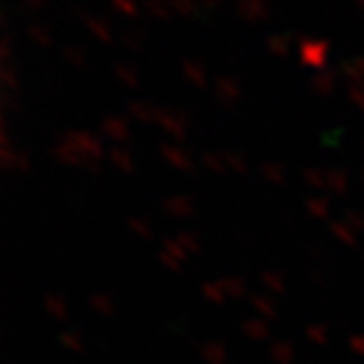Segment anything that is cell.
<instances>
[{"mask_svg": "<svg viewBox=\"0 0 364 364\" xmlns=\"http://www.w3.org/2000/svg\"><path fill=\"white\" fill-rule=\"evenodd\" d=\"M202 355L209 360L211 364H224V358H226V351H224V347L222 345H218V343H211V345H204V349H202Z\"/></svg>", "mask_w": 364, "mask_h": 364, "instance_id": "cell-10", "label": "cell"}, {"mask_svg": "<svg viewBox=\"0 0 364 364\" xmlns=\"http://www.w3.org/2000/svg\"><path fill=\"white\" fill-rule=\"evenodd\" d=\"M305 178L311 182V185H316V187H323V185H325V178H323V173H321V171L307 169V171H305Z\"/></svg>", "mask_w": 364, "mask_h": 364, "instance_id": "cell-39", "label": "cell"}, {"mask_svg": "<svg viewBox=\"0 0 364 364\" xmlns=\"http://www.w3.org/2000/svg\"><path fill=\"white\" fill-rule=\"evenodd\" d=\"M112 7L119 9V11H125V14H134V11H136V7H134L132 3H121V0H114Z\"/></svg>", "mask_w": 364, "mask_h": 364, "instance_id": "cell-46", "label": "cell"}, {"mask_svg": "<svg viewBox=\"0 0 364 364\" xmlns=\"http://www.w3.org/2000/svg\"><path fill=\"white\" fill-rule=\"evenodd\" d=\"M62 139L68 141L75 149H82V151L86 154V159H90V161L99 159V156L103 154L101 143H99L95 136L86 134V132H68V134H64Z\"/></svg>", "mask_w": 364, "mask_h": 364, "instance_id": "cell-1", "label": "cell"}, {"mask_svg": "<svg viewBox=\"0 0 364 364\" xmlns=\"http://www.w3.org/2000/svg\"><path fill=\"white\" fill-rule=\"evenodd\" d=\"M127 224L132 226V230H134V232H139V235H143V237H147V235H149L147 224H145L143 220H139V218H129V220H127Z\"/></svg>", "mask_w": 364, "mask_h": 364, "instance_id": "cell-33", "label": "cell"}, {"mask_svg": "<svg viewBox=\"0 0 364 364\" xmlns=\"http://www.w3.org/2000/svg\"><path fill=\"white\" fill-rule=\"evenodd\" d=\"M46 309L53 314L55 318H64L66 316V309H64V305H62V301L58 299V296H46Z\"/></svg>", "mask_w": 364, "mask_h": 364, "instance_id": "cell-20", "label": "cell"}, {"mask_svg": "<svg viewBox=\"0 0 364 364\" xmlns=\"http://www.w3.org/2000/svg\"><path fill=\"white\" fill-rule=\"evenodd\" d=\"M307 336L311 338V341H316V343H325V327L311 325V327H307Z\"/></svg>", "mask_w": 364, "mask_h": 364, "instance_id": "cell-36", "label": "cell"}, {"mask_svg": "<svg viewBox=\"0 0 364 364\" xmlns=\"http://www.w3.org/2000/svg\"><path fill=\"white\" fill-rule=\"evenodd\" d=\"M182 70H185V75L189 77V80H191L196 86H204V77H202L200 64H196V62H191V60H185V62H182Z\"/></svg>", "mask_w": 364, "mask_h": 364, "instance_id": "cell-11", "label": "cell"}, {"mask_svg": "<svg viewBox=\"0 0 364 364\" xmlns=\"http://www.w3.org/2000/svg\"><path fill=\"white\" fill-rule=\"evenodd\" d=\"M202 292H204V296H206V299H211V301H215V303H220V301H222L220 290L215 288V285H211V283H204V285H202Z\"/></svg>", "mask_w": 364, "mask_h": 364, "instance_id": "cell-34", "label": "cell"}, {"mask_svg": "<svg viewBox=\"0 0 364 364\" xmlns=\"http://www.w3.org/2000/svg\"><path fill=\"white\" fill-rule=\"evenodd\" d=\"M345 220H347L349 224H353V228H358V230L364 228V220H362L360 215H355L353 211H345Z\"/></svg>", "mask_w": 364, "mask_h": 364, "instance_id": "cell-44", "label": "cell"}, {"mask_svg": "<svg viewBox=\"0 0 364 364\" xmlns=\"http://www.w3.org/2000/svg\"><path fill=\"white\" fill-rule=\"evenodd\" d=\"M349 97L358 103L360 108H364V90H362L360 82H353V84L349 86Z\"/></svg>", "mask_w": 364, "mask_h": 364, "instance_id": "cell-30", "label": "cell"}, {"mask_svg": "<svg viewBox=\"0 0 364 364\" xmlns=\"http://www.w3.org/2000/svg\"><path fill=\"white\" fill-rule=\"evenodd\" d=\"M268 46L274 50L277 55H285V53H288V42H285V36H272L268 40Z\"/></svg>", "mask_w": 364, "mask_h": 364, "instance_id": "cell-25", "label": "cell"}, {"mask_svg": "<svg viewBox=\"0 0 364 364\" xmlns=\"http://www.w3.org/2000/svg\"><path fill=\"white\" fill-rule=\"evenodd\" d=\"M117 75L121 77V80L127 84V86H136V80H134V75L129 73V68L127 66H117Z\"/></svg>", "mask_w": 364, "mask_h": 364, "instance_id": "cell-37", "label": "cell"}, {"mask_svg": "<svg viewBox=\"0 0 364 364\" xmlns=\"http://www.w3.org/2000/svg\"><path fill=\"white\" fill-rule=\"evenodd\" d=\"M103 132H106L110 139L114 141H123L127 136V129H125V123L117 117H108V119H103Z\"/></svg>", "mask_w": 364, "mask_h": 364, "instance_id": "cell-6", "label": "cell"}, {"mask_svg": "<svg viewBox=\"0 0 364 364\" xmlns=\"http://www.w3.org/2000/svg\"><path fill=\"white\" fill-rule=\"evenodd\" d=\"M224 163L230 165L235 171H246V163L240 154H224Z\"/></svg>", "mask_w": 364, "mask_h": 364, "instance_id": "cell-27", "label": "cell"}, {"mask_svg": "<svg viewBox=\"0 0 364 364\" xmlns=\"http://www.w3.org/2000/svg\"><path fill=\"white\" fill-rule=\"evenodd\" d=\"M161 151H163V156H165V159H167L171 165H176V167H180V169H191V167H193L191 161L187 159V154H182L180 149H176V147H171V145H163Z\"/></svg>", "mask_w": 364, "mask_h": 364, "instance_id": "cell-7", "label": "cell"}, {"mask_svg": "<svg viewBox=\"0 0 364 364\" xmlns=\"http://www.w3.org/2000/svg\"><path fill=\"white\" fill-rule=\"evenodd\" d=\"M84 20H86L88 27L97 33V38H101V40H110V31H108L106 24L99 22V20H95L92 16H84Z\"/></svg>", "mask_w": 364, "mask_h": 364, "instance_id": "cell-17", "label": "cell"}, {"mask_svg": "<svg viewBox=\"0 0 364 364\" xmlns=\"http://www.w3.org/2000/svg\"><path fill=\"white\" fill-rule=\"evenodd\" d=\"M159 259L165 264V266H169V268H178V264H176V259H171L169 255H165V252H161L159 255Z\"/></svg>", "mask_w": 364, "mask_h": 364, "instance_id": "cell-49", "label": "cell"}, {"mask_svg": "<svg viewBox=\"0 0 364 364\" xmlns=\"http://www.w3.org/2000/svg\"><path fill=\"white\" fill-rule=\"evenodd\" d=\"M60 341H62L66 347H70L73 351H80V349H82L80 341H77L75 333H70V331H64V333H60Z\"/></svg>", "mask_w": 364, "mask_h": 364, "instance_id": "cell-32", "label": "cell"}, {"mask_svg": "<svg viewBox=\"0 0 364 364\" xmlns=\"http://www.w3.org/2000/svg\"><path fill=\"white\" fill-rule=\"evenodd\" d=\"M355 66H358L360 73H364V58H358V60H355Z\"/></svg>", "mask_w": 364, "mask_h": 364, "instance_id": "cell-52", "label": "cell"}, {"mask_svg": "<svg viewBox=\"0 0 364 364\" xmlns=\"http://www.w3.org/2000/svg\"><path fill=\"white\" fill-rule=\"evenodd\" d=\"M178 244H180L182 248H187V250H198L196 240H193L191 235H187V232H180V235H178Z\"/></svg>", "mask_w": 364, "mask_h": 364, "instance_id": "cell-40", "label": "cell"}, {"mask_svg": "<svg viewBox=\"0 0 364 364\" xmlns=\"http://www.w3.org/2000/svg\"><path fill=\"white\" fill-rule=\"evenodd\" d=\"M262 279H264V283L268 285L270 290H274V292H281V290H283V281H281V277H279V274H274V272H266Z\"/></svg>", "mask_w": 364, "mask_h": 364, "instance_id": "cell-28", "label": "cell"}, {"mask_svg": "<svg viewBox=\"0 0 364 364\" xmlns=\"http://www.w3.org/2000/svg\"><path fill=\"white\" fill-rule=\"evenodd\" d=\"M53 154L58 156V159L62 161V163H70V165H84V161L82 159H86V156H80V151H77L68 141H64L62 139V143L53 149Z\"/></svg>", "mask_w": 364, "mask_h": 364, "instance_id": "cell-4", "label": "cell"}, {"mask_svg": "<svg viewBox=\"0 0 364 364\" xmlns=\"http://www.w3.org/2000/svg\"><path fill=\"white\" fill-rule=\"evenodd\" d=\"M66 58L75 64V66H84V55H82V48H75V46H66L64 48Z\"/></svg>", "mask_w": 364, "mask_h": 364, "instance_id": "cell-29", "label": "cell"}, {"mask_svg": "<svg viewBox=\"0 0 364 364\" xmlns=\"http://www.w3.org/2000/svg\"><path fill=\"white\" fill-rule=\"evenodd\" d=\"M252 305L262 311L264 316H274V307L270 305V301L266 296H252Z\"/></svg>", "mask_w": 364, "mask_h": 364, "instance_id": "cell-26", "label": "cell"}, {"mask_svg": "<svg viewBox=\"0 0 364 364\" xmlns=\"http://www.w3.org/2000/svg\"><path fill=\"white\" fill-rule=\"evenodd\" d=\"M171 9H176V11L182 14V16H187V14H193V11H196V7H193L191 3H182V0H171Z\"/></svg>", "mask_w": 364, "mask_h": 364, "instance_id": "cell-35", "label": "cell"}, {"mask_svg": "<svg viewBox=\"0 0 364 364\" xmlns=\"http://www.w3.org/2000/svg\"><path fill=\"white\" fill-rule=\"evenodd\" d=\"M147 11H151L154 16H161V18H167V9L161 5V3H154V0H149V3L145 5Z\"/></svg>", "mask_w": 364, "mask_h": 364, "instance_id": "cell-43", "label": "cell"}, {"mask_svg": "<svg viewBox=\"0 0 364 364\" xmlns=\"http://www.w3.org/2000/svg\"><path fill=\"white\" fill-rule=\"evenodd\" d=\"M329 228H331V230H333V232H336V235H338V237H341L343 242H347V244H351V246L355 244V240H353V235H351V230H349L347 226H343V224H338V222H331V224H329Z\"/></svg>", "mask_w": 364, "mask_h": 364, "instance_id": "cell-24", "label": "cell"}, {"mask_svg": "<svg viewBox=\"0 0 364 364\" xmlns=\"http://www.w3.org/2000/svg\"><path fill=\"white\" fill-rule=\"evenodd\" d=\"M314 88L318 90V92H329L331 90V86H333V75L329 73V70H323V73H318L316 77H314Z\"/></svg>", "mask_w": 364, "mask_h": 364, "instance_id": "cell-14", "label": "cell"}, {"mask_svg": "<svg viewBox=\"0 0 364 364\" xmlns=\"http://www.w3.org/2000/svg\"><path fill=\"white\" fill-rule=\"evenodd\" d=\"M3 84L7 86V90H14L16 88V82H14V75H11V68L9 66L3 68Z\"/></svg>", "mask_w": 364, "mask_h": 364, "instance_id": "cell-45", "label": "cell"}, {"mask_svg": "<svg viewBox=\"0 0 364 364\" xmlns=\"http://www.w3.org/2000/svg\"><path fill=\"white\" fill-rule=\"evenodd\" d=\"M327 182H329V187L336 191V193H343L345 187H347V178L343 171H329L327 173Z\"/></svg>", "mask_w": 364, "mask_h": 364, "instance_id": "cell-15", "label": "cell"}, {"mask_svg": "<svg viewBox=\"0 0 364 364\" xmlns=\"http://www.w3.org/2000/svg\"><path fill=\"white\" fill-rule=\"evenodd\" d=\"M90 305H92L95 309H99L101 314H110V311H112L110 299H108V296H101V294H95V296L90 299Z\"/></svg>", "mask_w": 364, "mask_h": 364, "instance_id": "cell-22", "label": "cell"}, {"mask_svg": "<svg viewBox=\"0 0 364 364\" xmlns=\"http://www.w3.org/2000/svg\"><path fill=\"white\" fill-rule=\"evenodd\" d=\"M343 70H345V75H349L353 82H360V70H358V66H355V62L351 64V62H343Z\"/></svg>", "mask_w": 364, "mask_h": 364, "instance_id": "cell-42", "label": "cell"}, {"mask_svg": "<svg viewBox=\"0 0 364 364\" xmlns=\"http://www.w3.org/2000/svg\"><path fill=\"white\" fill-rule=\"evenodd\" d=\"M244 331L252 338H266L268 336V329L264 323H259V321H246L244 323Z\"/></svg>", "mask_w": 364, "mask_h": 364, "instance_id": "cell-18", "label": "cell"}, {"mask_svg": "<svg viewBox=\"0 0 364 364\" xmlns=\"http://www.w3.org/2000/svg\"><path fill=\"white\" fill-rule=\"evenodd\" d=\"M358 5H360V7L364 9V0H360V3H358Z\"/></svg>", "mask_w": 364, "mask_h": 364, "instance_id": "cell-53", "label": "cell"}, {"mask_svg": "<svg viewBox=\"0 0 364 364\" xmlns=\"http://www.w3.org/2000/svg\"><path fill=\"white\" fill-rule=\"evenodd\" d=\"M272 358L279 364H290V360H292V345L290 343H277L272 347Z\"/></svg>", "mask_w": 364, "mask_h": 364, "instance_id": "cell-12", "label": "cell"}, {"mask_svg": "<svg viewBox=\"0 0 364 364\" xmlns=\"http://www.w3.org/2000/svg\"><path fill=\"white\" fill-rule=\"evenodd\" d=\"M27 31H29V36H31L38 44H48V42H50V38H48L46 29H44V27H40V24H29Z\"/></svg>", "mask_w": 364, "mask_h": 364, "instance_id": "cell-23", "label": "cell"}, {"mask_svg": "<svg viewBox=\"0 0 364 364\" xmlns=\"http://www.w3.org/2000/svg\"><path fill=\"white\" fill-rule=\"evenodd\" d=\"M165 209L171 213V215H189L191 213V202L187 198H182V196H176V198H169L165 200Z\"/></svg>", "mask_w": 364, "mask_h": 364, "instance_id": "cell-8", "label": "cell"}, {"mask_svg": "<svg viewBox=\"0 0 364 364\" xmlns=\"http://www.w3.org/2000/svg\"><path fill=\"white\" fill-rule=\"evenodd\" d=\"M307 209H309L311 215L325 218L327 215V200L325 198H309L307 200Z\"/></svg>", "mask_w": 364, "mask_h": 364, "instance_id": "cell-16", "label": "cell"}, {"mask_svg": "<svg viewBox=\"0 0 364 364\" xmlns=\"http://www.w3.org/2000/svg\"><path fill=\"white\" fill-rule=\"evenodd\" d=\"M327 53V40H303L301 44V62L309 66H323Z\"/></svg>", "mask_w": 364, "mask_h": 364, "instance_id": "cell-2", "label": "cell"}, {"mask_svg": "<svg viewBox=\"0 0 364 364\" xmlns=\"http://www.w3.org/2000/svg\"><path fill=\"white\" fill-rule=\"evenodd\" d=\"M0 58L7 60L9 58V46H7V36L3 38V46H0Z\"/></svg>", "mask_w": 364, "mask_h": 364, "instance_id": "cell-51", "label": "cell"}, {"mask_svg": "<svg viewBox=\"0 0 364 364\" xmlns=\"http://www.w3.org/2000/svg\"><path fill=\"white\" fill-rule=\"evenodd\" d=\"M154 119L159 121L167 132H171L176 139H182V125H185V117L182 114H171L167 110H154Z\"/></svg>", "mask_w": 364, "mask_h": 364, "instance_id": "cell-3", "label": "cell"}, {"mask_svg": "<svg viewBox=\"0 0 364 364\" xmlns=\"http://www.w3.org/2000/svg\"><path fill=\"white\" fill-rule=\"evenodd\" d=\"M237 11L242 16H246L248 20H259V18H266L268 16V7L264 3H240Z\"/></svg>", "mask_w": 364, "mask_h": 364, "instance_id": "cell-9", "label": "cell"}, {"mask_svg": "<svg viewBox=\"0 0 364 364\" xmlns=\"http://www.w3.org/2000/svg\"><path fill=\"white\" fill-rule=\"evenodd\" d=\"M163 246H165L171 255H176V259H182V257H185V250H182V248H180V244H178V242H173V240H165V242H163Z\"/></svg>", "mask_w": 364, "mask_h": 364, "instance_id": "cell-41", "label": "cell"}, {"mask_svg": "<svg viewBox=\"0 0 364 364\" xmlns=\"http://www.w3.org/2000/svg\"><path fill=\"white\" fill-rule=\"evenodd\" d=\"M204 165H209L213 171H224V165H222V161L218 159V156H213V154H204Z\"/></svg>", "mask_w": 364, "mask_h": 364, "instance_id": "cell-38", "label": "cell"}, {"mask_svg": "<svg viewBox=\"0 0 364 364\" xmlns=\"http://www.w3.org/2000/svg\"><path fill=\"white\" fill-rule=\"evenodd\" d=\"M127 110H129V114H134L136 119H143V121H149L154 117V112H149V106H145V103H136V101L129 103Z\"/></svg>", "mask_w": 364, "mask_h": 364, "instance_id": "cell-21", "label": "cell"}, {"mask_svg": "<svg viewBox=\"0 0 364 364\" xmlns=\"http://www.w3.org/2000/svg\"><path fill=\"white\" fill-rule=\"evenodd\" d=\"M222 288L230 294V296H242L244 294V285L240 279H222Z\"/></svg>", "mask_w": 364, "mask_h": 364, "instance_id": "cell-19", "label": "cell"}, {"mask_svg": "<svg viewBox=\"0 0 364 364\" xmlns=\"http://www.w3.org/2000/svg\"><path fill=\"white\" fill-rule=\"evenodd\" d=\"M84 167H86L90 173H99V165H97L95 161H90V159H86V161H84Z\"/></svg>", "mask_w": 364, "mask_h": 364, "instance_id": "cell-50", "label": "cell"}, {"mask_svg": "<svg viewBox=\"0 0 364 364\" xmlns=\"http://www.w3.org/2000/svg\"><path fill=\"white\" fill-rule=\"evenodd\" d=\"M349 345H351L358 353L364 355V336H353L351 341H349Z\"/></svg>", "mask_w": 364, "mask_h": 364, "instance_id": "cell-47", "label": "cell"}, {"mask_svg": "<svg viewBox=\"0 0 364 364\" xmlns=\"http://www.w3.org/2000/svg\"><path fill=\"white\" fill-rule=\"evenodd\" d=\"M215 88H218V97H220L224 103H228L230 99H235V97L240 95L237 82L232 80V77H218Z\"/></svg>", "mask_w": 364, "mask_h": 364, "instance_id": "cell-5", "label": "cell"}, {"mask_svg": "<svg viewBox=\"0 0 364 364\" xmlns=\"http://www.w3.org/2000/svg\"><path fill=\"white\" fill-rule=\"evenodd\" d=\"M123 42H125L127 46L136 48V46H139V42H136V31H125V33H123Z\"/></svg>", "mask_w": 364, "mask_h": 364, "instance_id": "cell-48", "label": "cell"}, {"mask_svg": "<svg viewBox=\"0 0 364 364\" xmlns=\"http://www.w3.org/2000/svg\"><path fill=\"white\" fill-rule=\"evenodd\" d=\"M108 154H110L112 163H114V165H119L123 171H132V163H129V156H127L123 149H119V147H112Z\"/></svg>", "mask_w": 364, "mask_h": 364, "instance_id": "cell-13", "label": "cell"}, {"mask_svg": "<svg viewBox=\"0 0 364 364\" xmlns=\"http://www.w3.org/2000/svg\"><path fill=\"white\" fill-rule=\"evenodd\" d=\"M262 171H264V176H268L270 180H274V182H283V171H281V167H279V165H264V167H262Z\"/></svg>", "mask_w": 364, "mask_h": 364, "instance_id": "cell-31", "label": "cell"}]
</instances>
